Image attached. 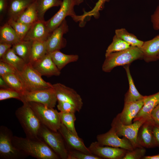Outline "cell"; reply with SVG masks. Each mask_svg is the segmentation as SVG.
Here are the masks:
<instances>
[{"label": "cell", "mask_w": 159, "mask_h": 159, "mask_svg": "<svg viewBox=\"0 0 159 159\" xmlns=\"http://www.w3.org/2000/svg\"><path fill=\"white\" fill-rule=\"evenodd\" d=\"M14 146L27 155L38 159H58V155L40 138L31 139L13 136Z\"/></svg>", "instance_id": "1"}, {"label": "cell", "mask_w": 159, "mask_h": 159, "mask_svg": "<svg viewBox=\"0 0 159 159\" xmlns=\"http://www.w3.org/2000/svg\"><path fill=\"white\" fill-rule=\"evenodd\" d=\"M143 52L138 47L131 46L129 48L111 53L105 57L102 66L103 71L109 72L115 67L129 65L135 60L143 59Z\"/></svg>", "instance_id": "2"}, {"label": "cell", "mask_w": 159, "mask_h": 159, "mask_svg": "<svg viewBox=\"0 0 159 159\" xmlns=\"http://www.w3.org/2000/svg\"><path fill=\"white\" fill-rule=\"evenodd\" d=\"M15 115L21 126L26 138L31 139L39 138L38 133L42 124L28 102L16 111Z\"/></svg>", "instance_id": "3"}, {"label": "cell", "mask_w": 159, "mask_h": 159, "mask_svg": "<svg viewBox=\"0 0 159 159\" xmlns=\"http://www.w3.org/2000/svg\"><path fill=\"white\" fill-rule=\"evenodd\" d=\"M28 102L42 125L53 131H58L62 124L59 112L39 103Z\"/></svg>", "instance_id": "4"}, {"label": "cell", "mask_w": 159, "mask_h": 159, "mask_svg": "<svg viewBox=\"0 0 159 159\" xmlns=\"http://www.w3.org/2000/svg\"><path fill=\"white\" fill-rule=\"evenodd\" d=\"M26 92H31L52 87V85L45 81L41 74L30 63L23 70L17 73Z\"/></svg>", "instance_id": "5"}, {"label": "cell", "mask_w": 159, "mask_h": 159, "mask_svg": "<svg viewBox=\"0 0 159 159\" xmlns=\"http://www.w3.org/2000/svg\"><path fill=\"white\" fill-rule=\"evenodd\" d=\"M39 138L46 144L62 159H67L68 150L64 141L58 132L53 131L42 124Z\"/></svg>", "instance_id": "6"}, {"label": "cell", "mask_w": 159, "mask_h": 159, "mask_svg": "<svg viewBox=\"0 0 159 159\" xmlns=\"http://www.w3.org/2000/svg\"><path fill=\"white\" fill-rule=\"evenodd\" d=\"M13 133L6 127H0V158L1 159H22L28 155L14 145L12 140Z\"/></svg>", "instance_id": "7"}, {"label": "cell", "mask_w": 159, "mask_h": 159, "mask_svg": "<svg viewBox=\"0 0 159 159\" xmlns=\"http://www.w3.org/2000/svg\"><path fill=\"white\" fill-rule=\"evenodd\" d=\"M77 4L76 0H62L59 11L50 19L46 21L50 31L52 32L68 16L76 22L81 21V15H76L74 7Z\"/></svg>", "instance_id": "8"}, {"label": "cell", "mask_w": 159, "mask_h": 159, "mask_svg": "<svg viewBox=\"0 0 159 159\" xmlns=\"http://www.w3.org/2000/svg\"><path fill=\"white\" fill-rule=\"evenodd\" d=\"M149 119H142L133 122L130 125H125L121 121L118 114L113 120L111 126L119 136H123L127 138L135 148L140 146L137 141L139 129L142 125Z\"/></svg>", "instance_id": "9"}, {"label": "cell", "mask_w": 159, "mask_h": 159, "mask_svg": "<svg viewBox=\"0 0 159 159\" xmlns=\"http://www.w3.org/2000/svg\"><path fill=\"white\" fill-rule=\"evenodd\" d=\"M23 103L35 102L39 103L49 107H55L57 100L53 87L22 93L20 100Z\"/></svg>", "instance_id": "10"}, {"label": "cell", "mask_w": 159, "mask_h": 159, "mask_svg": "<svg viewBox=\"0 0 159 159\" xmlns=\"http://www.w3.org/2000/svg\"><path fill=\"white\" fill-rule=\"evenodd\" d=\"M57 101L70 103L76 108L78 112L81 109L83 105L80 96L73 89L60 83L52 85Z\"/></svg>", "instance_id": "11"}, {"label": "cell", "mask_w": 159, "mask_h": 159, "mask_svg": "<svg viewBox=\"0 0 159 159\" xmlns=\"http://www.w3.org/2000/svg\"><path fill=\"white\" fill-rule=\"evenodd\" d=\"M69 31L67 21L65 19L61 24L52 32L46 41L47 54L60 49L65 47L67 41L64 35Z\"/></svg>", "instance_id": "12"}, {"label": "cell", "mask_w": 159, "mask_h": 159, "mask_svg": "<svg viewBox=\"0 0 159 159\" xmlns=\"http://www.w3.org/2000/svg\"><path fill=\"white\" fill-rule=\"evenodd\" d=\"M97 139L99 144L102 146L120 148L127 150L134 148L128 139L125 137L120 138L112 127L106 133L98 135Z\"/></svg>", "instance_id": "13"}, {"label": "cell", "mask_w": 159, "mask_h": 159, "mask_svg": "<svg viewBox=\"0 0 159 159\" xmlns=\"http://www.w3.org/2000/svg\"><path fill=\"white\" fill-rule=\"evenodd\" d=\"M88 148L92 154L101 159H122L127 151L120 148L100 145L97 141L92 143Z\"/></svg>", "instance_id": "14"}, {"label": "cell", "mask_w": 159, "mask_h": 159, "mask_svg": "<svg viewBox=\"0 0 159 159\" xmlns=\"http://www.w3.org/2000/svg\"><path fill=\"white\" fill-rule=\"evenodd\" d=\"M52 33L47 26L46 21L39 19L31 25L23 40L46 41Z\"/></svg>", "instance_id": "15"}, {"label": "cell", "mask_w": 159, "mask_h": 159, "mask_svg": "<svg viewBox=\"0 0 159 159\" xmlns=\"http://www.w3.org/2000/svg\"><path fill=\"white\" fill-rule=\"evenodd\" d=\"M154 123L150 118L146 120L140 127L137 141L140 146L146 148L156 146L153 132V126Z\"/></svg>", "instance_id": "16"}, {"label": "cell", "mask_w": 159, "mask_h": 159, "mask_svg": "<svg viewBox=\"0 0 159 159\" xmlns=\"http://www.w3.org/2000/svg\"><path fill=\"white\" fill-rule=\"evenodd\" d=\"M58 131L62 137L69 148L92 154L85 145L82 139L69 130L62 123Z\"/></svg>", "instance_id": "17"}, {"label": "cell", "mask_w": 159, "mask_h": 159, "mask_svg": "<svg viewBox=\"0 0 159 159\" xmlns=\"http://www.w3.org/2000/svg\"><path fill=\"white\" fill-rule=\"evenodd\" d=\"M32 65L42 76L49 77L58 76L61 74L60 70L54 63L49 54Z\"/></svg>", "instance_id": "18"}, {"label": "cell", "mask_w": 159, "mask_h": 159, "mask_svg": "<svg viewBox=\"0 0 159 159\" xmlns=\"http://www.w3.org/2000/svg\"><path fill=\"white\" fill-rule=\"evenodd\" d=\"M144 104L143 98L138 101L124 104L122 111L118 114L122 122L125 125L132 124V121L138 114Z\"/></svg>", "instance_id": "19"}, {"label": "cell", "mask_w": 159, "mask_h": 159, "mask_svg": "<svg viewBox=\"0 0 159 159\" xmlns=\"http://www.w3.org/2000/svg\"><path fill=\"white\" fill-rule=\"evenodd\" d=\"M143 53V59L147 62L158 60L159 54V34L153 39L144 42L139 48Z\"/></svg>", "instance_id": "20"}, {"label": "cell", "mask_w": 159, "mask_h": 159, "mask_svg": "<svg viewBox=\"0 0 159 159\" xmlns=\"http://www.w3.org/2000/svg\"><path fill=\"white\" fill-rule=\"evenodd\" d=\"M144 104L133 119V122L142 119L151 118L150 115L153 110L159 104V92L154 94L144 96Z\"/></svg>", "instance_id": "21"}, {"label": "cell", "mask_w": 159, "mask_h": 159, "mask_svg": "<svg viewBox=\"0 0 159 159\" xmlns=\"http://www.w3.org/2000/svg\"><path fill=\"white\" fill-rule=\"evenodd\" d=\"M35 0H9L8 19L16 20L26 8Z\"/></svg>", "instance_id": "22"}, {"label": "cell", "mask_w": 159, "mask_h": 159, "mask_svg": "<svg viewBox=\"0 0 159 159\" xmlns=\"http://www.w3.org/2000/svg\"><path fill=\"white\" fill-rule=\"evenodd\" d=\"M53 61L61 70L67 64L77 61L79 58L77 54H67L60 50H57L49 54Z\"/></svg>", "instance_id": "23"}, {"label": "cell", "mask_w": 159, "mask_h": 159, "mask_svg": "<svg viewBox=\"0 0 159 159\" xmlns=\"http://www.w3.org/2000/svg\"><path fill=\"white\" fill-rule=\"evenodd\" d=\"M124 68L127 74L129 85V89L125 95L124 104H126L141 100L144 96L141 95L135 87L131 75L129 65H125Z\"/></svg>", "instance_id": "24"}, {"label": "cell", "mask_w": 159, "mask_h": 159, "mask_svg": "<svg viewBox=\"0 0 159 159\" xmlns=\"http://www.w3.org/2000/svg\"><path fill=\"white\" fill-rule=\"evenodd\" d=\"M0 60L5 62L10 65L17 72H21L27 64L14 52L11 48L9 49Z\"/></svg>", "instance_id": "25"}, {"label": "cell", "mask_w": 159, "mask_h": 159, "mask_svg": "<svg viewBox=\"0 0 159 159\" xmlns=\"http://www.w3.org/2000/svg\"><path fill=\"white\" fill-rule=\"evenodd\" d=\"M32 42L21 40L13 45L11 47L15 54L22 59L26 64L29 63Z\"/></svg>", "instance_id": "26"}, {"label": "cell", "mask_w": 159, "mask_h": 159, "mask_svg": "<svg viewBox=\"0 0 159 159\" xmlns=\"http://www.w3.org/2000/svg\"><path fill=\"white\" fill-rule=\"evenodd\" d=\"M21 41L14 29L7 22L0 27V42L12 45Z\"/></svg>", "instance_id": "27"}, {"label": "cell", "mask_w": 159, "mask_h": 159, "mask_svg": "<svg viewBox=\"0 0 159 159\" xmlns=\"http://www.w3.org/2000/svg\"><path fill=\"white\" fill-rule=\"evenodd\" d=\"M46 41L32 42L29 63L32 65L47 54Z\"/></svg>", "instance_id": "28"}, {"label": "cell", "mask_w": 159, "mask_h": 159, "mask_svg": "<svg viewBox=\"0 0 159 159\" xmlns=\"http://www.w3.org/2000/svg\"><path fill=\"white\" fill-rule=\"evenodd\" d=\"M39 19L36 0L29 6L16 20L32 24Z\"/></svg>", "instance_id": "29"}, {"label": "cell", "mask_w": 159, "mask_h": 159, "mask_svg": "<svg viewBox=\"0 0 159 159\" xmlns=\"http://www.w3.org/2000/svg\"><path fill=\"white\" fill-rule=\"evenodd\" d=\"M115 35L120 38L131 46L140 48L144 42L139 40L133 34L129 32L125 29L121 28L115 30Z\"/></svg>", "instance_id": "30"}, {"label": "cell", "mask_w": 159, "mask_h": 159, "mask_svg": "<svg viewBox=\"0 0 159 159\" xmlns=\"http://www.w3.org/2000/svg\"><path fill=\"white\" fill-rule=\"evenodd\" d=\"M39 19H44L45 13L50 8L54 6H60L61 0H36Z\"/></svg>", "instance_id": "31"}, {"label": "cell", "mask_w": 159, "mask_h": 159, "mask_svg": "<svg viewBox=\"0 0 159 159\" xmlns=\"http://www.w3.org/2000/svg\"><path fill=\"white\" fill-rule=\"evenodd\" d=\"M10 88L23 93L26 92L17 74L10 73L2 77Z\"/></svg>", "instance_id": "32"}, {"label": "cell", "mask_w": 159, "mask_h": 159, "mask_svg": "<svg viewBox=\"0 0 159 159\" xmlns=\"http://www.w3.org/2000/svg\"><path fill=\"white\" fill-rule=\"evenodd\" d=\"M131 46L128 43L115 34L112 42L106 51L105 57L111 53L127 49Z\"/></svg>", "instance_id": "33"}, {"label": "cell", "mask_w": 159, "mask_h": 159, "mask_svg": "<svg viewBox=\"0 0 159 159\" xmlns=\"http://www.w3.org/2000/svg\"><path fill=\"white\" fill-rule=\"evenodd\" d=\"M7 22L14 29L20 40H23L32 25L25 24L11 19H8Z\"/></svg>", "instance_id": "34"}, {"label": "cell", "mask_w": 159, "mask_h": 159, "mask_svg": "<svg viewBox=\"0 0 159 159\" xmlns=\"http://www.w3.org/2000/svg\"><path fill=\"white\" fill-rule=\"evenodd\" d=\"M62 123L71 132L78 135L75 127L74 122L76 120L75 113L59 112Z\"/></svg>", "instance_id": "35"}, {"label": "cell", "mask_w": 159, "mask_h": 159, "mask_svg": "<svg viewBox=\"0 0 159 159\" xmlns=\"http://www.w3.org/2000/svg\"><path fill=\"white\" fill-rule=\"evenodd\" d=\"M110 0H98L94 7L91 10L87 12L85 11H84L83 14L81 15L82 21H84L87 17H89L93 16L95 18H98L100 15L99 11L103 9L105 3L109 2Z\"/></svg>", "instance_id": "36"}, {"label": "cell", "mask_w": 159, "mask_h": 159, "mask_svg": "<svg viewBox=\"0 0 159 159\" xmlns=\"http://www.w3.org/2000/svg\"><path fill=\"white\" fill-rule=\"evenodd\" d=\"M67 159H101L93 154H89L78 150L67 148Z\"/></svg>", "instance_id": "37"}, {"label": "cell", "mask_w": 159, "mask_h": 159, "mask_svg": "<svg viewBox=\"0 0 159 159\" xmlns=\"http://www.w3.org/2000/svg\"><path fill=\"white\" fill-rule=\"evenodd\" d=\"M22 93L11 88H0V100L10 98H15L20 100Z\"/></svg>", "instance_id": "38"}, {"label": "cell", "mask_w": 159, "mask_h": 159, "mask_svg": "<svg viewBox=\"0 0 159 159\" xmlns=\"http://www.w3.org/2000/svg\"><path fill=\"white\" fill-rule=\"evenodd\" d=\"M145 148L139 146L130 150H127L122 159H142L146 153Z\"/></svg>", "instance_id": "39"}, {"label": "cell", "mask_w": 159, "mask_h": 159, "mask_svg": "<svg viewBox=\"0 0 159 159\" xmlns=\"http://www.w3.org/2000/svg\"><path fill=\"white\" fill-rule=\"evenodd\" d=\"M57 107L60 112L75 113L78 112L75 107L72 104L68 102L57 101Z\"/></svg>", "instance_id": "40"}, {"label": "cell", "mask_w": 159, "mask_h": 159, "mask_svg": "<svg viewBox=\"0 0 159 159\" xmlns=\"http://www.w3.org/2000/svg\"><path fill=\"white\" fill-rule=\"evenodd\" d=\"M10 73L17 74V72L9 64L0 60V76Z\"/></svg>", "instance_id": "41"}, {"label": "cell", "mask_w": 159, "mask_h": 159, "mask_svg": "<svg viewBox=\"0 0 159 159\" xmlns=\"http://www.w3.org/2000/svg\"><path fill=\"white\" fill-rule=\"evenodd\" d=\"M151 20L154 29L159 30V5L152 15Z\"/></svg>", "instance_id": "42"}, {"label": "cell", "mask_w": 159, "mask_h": 159, "mask_svg": "<svg viewBox=\"0 0 159 159\" xmlns=\"http://www.w3.org/2000/svg\"><path fill=\"white\" fill-rule=\"evenodd\" d=\"M9 0H0V20L3 19L5 14L7 13Z\"/></svg>", "instance_id": "43"}, {"label": "cell", "mask_w": 159, "mask_h": 159, "mask_svg": "<svg viewBox=\"0 0 159 159\" xmlns=\"http://www.w3.org/2000/svg\"><path fill=\"white\" fill-rule=\"evenodd\" d=\"M150 117L155 123L159 126V104L152 111Z\"/></svg>", "instance_id": "44"}, {"label": "cell", "mask_w": 159, "mask_h": 159, "mask_svg": "<svg viewBox=\"0 0 159 159\" xmlns=\"http://www.w3.org/2000/svg\"><path fill=\"white\" fill-rule=\"evenodd\" d=\"M12 45L5 43L0 42V59L12 47Z\"/></svg>", "instance_id": "45"}, {"label": "cell", "mask_w": 159, "mask_h": 159, "mask_svg": "<svg viewBox=\"0 0 159 159\" xmlns=\"http://www.w3.org/2000/svg\"><path fill=\"white\" fill-rule=\"evenodd\" d=\"M153 132L156 146L159 147V126L155 123L153 126Z\"/></svg>", "instance_id": "46"}, {"label": "cell", "mask_w": 159, "mask_h": 159, "mask_svg": "<svg viewBox=\"0 0 159 159\" xmlns=\"http://www.w3.org/2000/svg\"><path fill=\"white\" fill-rule=\"evenodd\" d=\"M0 88L3 89L10 88L6 82L1 76H0Z\"/></svg>", "instance_id": "47"}, {"label": "cell", "mask_w": 159, "mask_h": 159, "mask_svg": "<svg viewBox=\"0 0 159 159\" xmlns=\"http://www.w3.org/2000/svg\"><path fill=\"white\" fill-rule=\"evenodd\" d=\"M143 159H159V154L152 156H144L143 158Z\"/></svg>", "instance_id": "48"}, {"label": "cell", "mask_w": 159, "mask_h": 159, "mask_svg": "<svg viewBox=\"0 0 159 159\" xmlns=\"http://www.w3.org/2000/svg\"><path fill=\"white\" fill-rule=\"evenodd\" d=\"M76 1L77 4V5H78L80 4H81L84 1V0H76Z\"/></svg>", "instance_id": "49"}, {"label": "cell", "mask_w": 159, "mask_h": 159, "mask_svg": "<svg viewBox=\"0 0 159 159\" xmlns=\"http://www.w3.org/2000/svg\"><path fill=\"white\" fill-rule=\"evenodd\" d=\"M158 60H159V54L158 57Z\"/></svg>", "instance_id": "50"}]
</instances>
